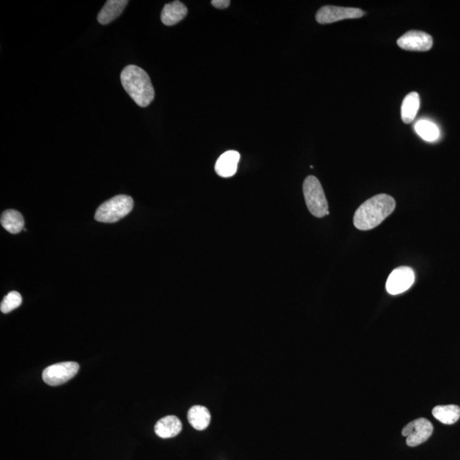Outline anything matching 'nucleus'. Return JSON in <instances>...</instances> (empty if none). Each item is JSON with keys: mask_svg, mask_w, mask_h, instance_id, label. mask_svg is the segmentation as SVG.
<instances>
[{"mask_svg": "<svg viewBox=\"0 0 460 460\" xmlns=\"http://www.w3.org/2000/svg\"><path fill=\"white\" fill-rule=\"evenodd\" d=\"M134 207L131 197L120 194L102 203L95 212V219L101 223H116L127 216Z\"/></svg>", "mask_w": 460, "mask_h": 460, "instance_id": "7ed1b4c3", "label": "nucleus"}, {"mask_svg": "<svg viewBox=\"0 0 460 460\" xmlns=\"http://www.w3.org/2000/svg\"><path fill=\"white\" fill-rule=\"evenodd\" d=\"M304 196L309 211L315 218H323L329 214V203L319 180L314 176H309L303 185Z\"/></svg>", "mask_w": 460, "mask_h": 460, "instance_id": "20e7f679", "label": "nucleus"}, {"mask_svg": "<svg viewBox=\"0 0 460 460\" xmlns=\"http://www.w3.org/2000/svg\"><path fill=\"white\" fill-rule=\"evenodd\" d=\"M364 15L363 10L358 8L326 6L318 10L315 19L320 24H329L346 19H357Z\"/></svg>", "mask_w": 460, "mask_h": 460, "instance_id": "423d86ee", "label": "nucleus"}, {"mask_svg": "<svg viewBox=\"0 0 460 460\" xmlns=\"http://www.w3.org/2000/svg\"><path fill=\"white\" fill-rule=\"evenodd\" d=\"M212 5L217 9H226L230 5V0H212Z\"/></svg>", "mask_w": 460, "mask_h": 460, "instance_id": "aec40b11", "label": "nucleus"}, {"mask_svg": "<svg viewBox=\"0 0 460 460\" xmlns=\"http://www.w3.org/2000/svg\"><path fill=\"white\" fill-rule=\"evenodd\" d=\"M419 106H421V98L417 92H411L404 98L401 109V116L405 124L413 122L416 116H417Z\"/></svg>", "mask_w": 460, "mask_h": 460, "instance_id": "4468645a", "label": "nucleus"}, {"mask_svg": "<svg viewBox=\"0 0 460 460\" xmlns=\"http://www.w3.org/2000/svg\"><path fill=\"white\" fill-rule=\"evenodd\" d=\"M1 226L3 229L12 234L19 233L24 228V219L19 212L10 209L3 212L1 216Z\"/></svg>", "mask_w": 460, "mask_h": 460, "instance_id": "dca6fc26", "label": "nucleus"}, {"mask_svg": "<svg viewBox=\"0 0 460 460\" xmlns=\"http://www.w3.org/2000/svg\"><path fill=\"white\" fill-rule=\"evenodd\" d=\"M183 425L180 419L176 416L169 415L160 419L154 426L156 435L163 439L175 437L182 432Z\"/></svg>", "mask_w": 460, "mask_h": 460, "instance_id": "9b49d317", "label": "nucleus"}, {"mask_svg": "<svg viewBox=\"0 0 460 460\" xmlns=\"http://www.w3.org/2000/svg\"><path fill=\"white\" fill-rule=\"evenodd\" d=\"M433 433V425L428 419L421 418L408 423L403 430L407 446L417 447L425 443Z\"/></svg>", "mask_w": 460, "mask_h": 460, "instance_id": "0eeeda50", "label": "nucleus"}, {"mask_svg": "<svg viewBox=\"0 0 460 460\" xmlns=\"http://www.w3.org/2000/svg\"><path fill=\"white\" fill-rule=\"evenodd\" d=\"M127 0H109L98 16V21L102 25L111 23L119 17L126 8Z\"/></svg>", "mask_w": 460, "mask_h": 460, "instance_id": "ddd939ff", "label": "nucleus"}, {"mask_svg": "<svg viewBox=\"0 0 460 460\" xmlns=\"http://www.w3.org/2000/svg\"><path fill=\"white\" fill-rule=\"evenodd\" d=\"M414 129L419 137L426 142H435L439 138V129L432 121L421 120L415 124Z\"/></svg>", "mask_w": 460, "mask_h": 460, "instance_id": "a211bd4d", "label": "nucleus"}, {"mask_svg": "<svg viewBox=\"0 0 460 460\" xmlns=\"http://www.w3.org/2000/svg\"><path fill=\"white\" fill-rule=\"evenodd\" d=\"M124 89L142 108L148 107L154 99V89L147 72L135 65H129L120 75Z\"/></svg>", "mask_w": 460, "mask_h": 460, "instance_id": "f03ea898", "label": "nucleus"}, {"mask_svg": "<svg viewBox=\"0 0 460 460\" xmlns=\"http://www.w3.org/2000/svg\"><path fill=\"white\" fill-rule=\"evenodd\" d=\"M23 302L21 294L17 292H10L3 297L1 305H0V310L5 314L12 312L19 307Z\"/></svg>", "mask_w": 460, "mask_h": 460, "instance_id": "6ab92c4d", "label": "nucleus"}, {"mask_svg": "<svg viewBox=\"0 0 460 460\" xmlns=\"http://www.w3.org/2000/svg\"><path fill=\"white\" fill-rule=\"evenodd\" d=\"M240 159L241 156L237 151L230 150L223 153L216 162L215 171L217 174L224 178L233 176L237 172L238 163Z\"/></svg>", "mask_w": 460, "mask_h": 460, "instance_id": "9d476101", "label": "nucleus"}, {"mask_svg": "<svg viewBox=\"0 0 460 460\" xmlns=\"http://www.w3.org/2000/svg\"><path fill=\"white\" fill-rule=\"evenodd\" d=\"M187 8L184 3L174 1L167 3L161 12V21L165 26H173L185 18Z\"/></svg>", "mask_w": 460, "mask_h": 460, "instance_id": "f8f14e48", "label": "nucleus"}, {"mask_svg": "<svg viewBox=\"0 0 460 460\" xmlns=\"http://www.w3.org/2000/svg\"><path fill=\"white\" fill-rule=\"evenodd\" d=\"M395 208V199L385 194H377L356 210L353 219L354 226L360 230H373L387 219Z\"/></svg>", "mask_w": 460, "mask_h": 460, "instance_id": "f257e3e1", "label": "nucleus"}, {"mask_svg": "<svg viewBox=\"0 0 460 460\" xmlns=\"http://www.w3.org/2000/svg\"><path fill=\"white\" fill-rule=\"evenodd\" d=\"M432 414L438 421L445 425L455 424L460 418V407L456 405L437 406L433 408Z\"/></svg>", "mask_w": 460, "mask_h": 460, "instance_id": "f3484780", "label": "nucleus"}, {"mask_svg": "<svg viewBox=\"0 0 460 460\" xmlns=\"http://www.w3.org/2000/svg\"><path fill=\"white\" fill-rule=\"evenodd\" d=\"M397 45L406 50L427 51L432 49L433 39L427 33L411 30L400 37Z\"/></svg>", "mask_w": 460, "mask_h": 460, "instance_id": "1a4fd4ad", "label": "nucleus"}, {"mask_svg": "<svg viewBox=\"0 0 460 460\" xmlns=\"http://www.w3.org/2000/svg\"><path fill=\"white\" fill-rule=\"evenodd\" d=\"M79 370L80 365L75 362L54 364L44 370L42 378L46 384L50 386H58L72 380Z\"/></svg>", "mask_w": 460, "mask_h": 460, "instance_id": "39448f33", "label": "nucleus"}, {"mask_svg": "<svg viewBox=\"0 0 460 460\" xmlns=\"http://www.w3.org/2000/svg\"><path fill=\"white\" fill-rule=\"evenodd\" d=\"M415 281V274L413 268L402 266L394 270L389 275L386 282V290L392 295L406 292L413 286Z\"/></svg>", "mask_w": 460, "mask_h": 460, "instance_id": "6e6552de", "label": "nucleus"}, {"mask_svg": "<svg viewBox=\"0 0 460 460\" xmlns=\"http://www.w3.org/2000/svg\"><path fill=\"white\" fill-rule=\"evenodd\" d=\"M187 419L193 428L204 430L211 423V414L207 407L197 405L190 408L187 413Z\"/></svg>", "mask_w": 460, "mask_h": 460, "instance_id": "2eb2a0df", "label": "nucleus"}]
</instances>
